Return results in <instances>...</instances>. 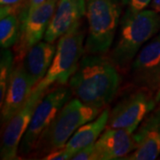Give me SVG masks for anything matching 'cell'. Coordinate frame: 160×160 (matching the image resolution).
Wrapping results in <instances>:
<instances>
[{
  "label": "cell",
  "instance_id": "obj_20",
  "mask_svg": "<svg viewBox=\"0 0 160 160\" xmlns=\"http://www.w3.org/2000/svg\"><path fill=\"white\" fill-rule=\"evenodd\" d=\"M72 160H98L97 152L94 147V144L87 146L86 148L82 149L79 151L76 152L73 157L71 158Z\"/></svg>",
  "mask_w": 160,
  "mask_h": 160
},
{
  "label": "cell",
  "instance_id": "obj_1",
  "mask_svg": "<svg viewBox=\"0 0 160 160\" xmlns=\"http://www.w3.org/2000/svg\"><path fill=\"white\" fill-rule=\"evenodd\" d=\"M117 67L101 54L86 55L69 80V87L81 102L102 109L109 104L119 88Z\"/></svg>",
  "mask_w": 160,
  "mask_h": 160
},
{
  "label": "cell",
  "instance_id": "obj_17",
  "mask_svg": "<svg viewBox=\"0 0 160 160\" xmlns=\"http://www.w3.org/2000/svg\"><path fill=\"white\" fill-rule=\"evenodd\" d=\"M20 12L10 13L5 17L1 18L0 46L2 49H8L12 46H15L18 42L21 32Z\"/></svg>",
  "mask_w": 160,
  "mask_h": 160
},
{
  "label": "cell",
  "instance_id": "obj_9",
  "mask_svg": "<svg viewBox=\"0 0 160 160\" xmlns=\"http://www.w3.org/2000/svg\"><path fill=\"white\" fill-rule=\"evenodd\" d=\"M46 92V90L34 88L22 108L19 109L5 126L1 143V159H17L20 144L29 127L33 112Z\"/></svg>",
  "mask_w": 160,
  "mask_h": 160
},
{
  "label": "cell",
  "instance_id": "obj_10",
  "mask_svg": "<svg viewBox=\"0 0 160 160\" xmlns=\"http://www.w3.org/2000/svg\"><path fill=\"white\" fill-rule=\"evenodd\" d=\"M132 79L144 90L157 92L160 87V32L142 46L132 62Z\"/></svg>",
  "mask_w": 160,
  "mask_h": 160
},
{
  "label": "cell",
  "instance_id": "obj_24",
  "mask_svg": "<svg viewBox=\"0 0 160 160\" xmlns=\"http://www.w3.org/2000/svg\"><path fill=\"white\" fill-rule=\"evenodd\" d=\"M151 8L154 11L160 13V0H152L151 1Z\"/></svg>",
  "mask_w": 160,
  "mask_h": 160
},
{
  "label": "cell",
  "instance_id": "obj_3",
  "mask_svg": "<svg viewBox=\"0 0 160 160\" xmlns=\"http://www.w3.org/2000/svg\"><path fill=\"white\" fill-rule=\"evenodd\" d=\"M102 111V109L86 104L77 97L69 99L43 132L35 150L44 154L65 147L80 126L95 119Z\"/></svg>",
  "mask_w": 160,
  "mask_h": 160
},
{
  "label": "cell",
  "instance_id": "obj_25",
  "mask_svg": "<svg viewBox=\"0 0 160 160\" xmlns=\"http://www.w3.org/2000/svg\"><path fill=\"white\" fill-rule=\"evenodd\" d=\"M155 100L157 102H160V87L158 89V91L157 92V94H156V97H155Z\"/></svg>",
  "mask_w": 160,
  "mask_h": 160
},
{
  "label": "cell",
  "instance_id": "obj_14",
  "mask_svg": "<svg viewBox=\"0 0 160 160\" xmlns=\"http://www.w3.org/2000/svg\"><path fill=\"white\" fill-rule=\"evenodd\" d=\"M94 147L98 160L124 158L136 149L133 133L124 129L108 128L99 137Z\"/></svg>",
  "mask_w": 160,
  "mask_h": 160
},
{
  "label": "cell",
  "instance_id": "obj_7",
  "mask_svg": "<svg viewBox=\"0 0 160 160\" xmlns=\"http://www.w3.org/2000/svg\"><path fill=\"white\" fill-rule=\"evenodd\" d=\"M156 102L147 90L132 93L110 111L107 127L124 129L133 133L147 115L154 109Z\"/></svg>",
  "mask_w": 160,
  "mask_h": 160
},
{
  "label": "cell",
  "instance_id": "obj_19",
  "mask_svg": "<svg viewBox=\"0 0 160 160\" xmlns=\"http://www.w3.org/2000/svg\"><path fill=\"white\" fill-rule=\"evenodd\" d=\"M26 0H0V18L6 15L20 12L25 7Z\"/></svg>",
  "mask_w": 160,
  "mask_h": 160
},
{
  "label": "cell",
  "instance_id": "obj_4",
  "mask_svg": "<svg viewBox=\"0 0 160 160\" xmlns=\"http://www.w3.org/2000/svg\"><path fill=\"white\" fill-rule=\"evenodd\" d=\"M88 33L85 50L92 54H103L112 46L120 24L118 0H86Z\"/></svg>",
  "mask_w": 160,
  "mask_h": 160
},
{
  "label": "cell",
  "instance_id": "obj_13",
  "mask_svg": "<svg viewBox=\"0 0 160 160\" xmlns=\"http://www.w3.org/2000/svg\"><path fill=\"white\" fill-rule=\"evenodd\" d=\"M86 13V0H59L44 37L45 41L54 43L67 33Z\"/></svg>",
  "mask_w": 160,
  "mask_h": 160
},
{
  "label": "cell",
  "instance_id": "obj_18",
  "mask_svg": "<svg viewBox=\"0 0 160 160\" xmlns=\"http://www.w3.org/2000/svg\"><path fill=\"white\" fill-rule=\"evenodd\" d=\"M12 52L8 49H3L0 58V102H4L10 78L14 68Z\"/></svg>",
  "mask_w": 160,
  "mask_h": 160
},
{
  "label": "cell",
  "instance_id": "obj_16",
  "mask_svg": "<svg viewBox=\"0 0 160 160\" xmlns=\"http://www.w3.org/2000/svg\"><path fill=\"white\" fill-rule=\"evenodd\" d=\"M109 113V109H102L101 114L95 119L80 126L65 145V149L74 155L76 152L87 146L94 144L105 128H107Z\"/></svg>",
  "mask_w": 160,
  "mask_h": 160
},
{
  "label": "cell",
  "instance_id": "obj_12",
  "mask_svg": "<svg viewBox=\"0 0 160 160\" xmlns=\"http://www.w3.org/2000/svg\"><path fill=\"white\" fill-rule=\"evenodd\" d=\"M33 88L23 70L22 63L20 62L15 63L4 102L1 105L2 126H6L12 116L22 108L30 96Z\"/></svg>",
  "mask_w": 160,
  "mask_h": 160
},
{
  "label": "cell",
  "instance_id": "obj_2",
  "mask_svg": "<svg viewBox=\"0 0 160 160\" xmlns=\"http://www.w3.org/2000/svg\"><path fill=\"white\" fill-rule=\"evenodd\" d=\"M160 31L158 12L126 11L120 20L117 42L110 52V60L117 68L125 70L132 64L142 46Z\"/></svg>",
  "mask_w": 160,
  "mask_h": 160
},
{
  "label": "cell",
  "instance_id": "obj_5",
  "mask_svg": "<svg viewBox=\"0 0 160 160\" xmlns=\"http://www.w3.org/2000/svg\"><path fill=\"white\" fill-rule=\"evenodd\" d=\"M85 37V29L79 22L58 39L51 67L44 79L34 88L47 90L52 85H66L69 82L82 59Z\"/></svg>",
  "mask_w": 160,
  "mask_h": 160
},
{
  "label": "cell",
  "instance_id": "obj_15",
  "mask_svg": "<svg viewBox=\"0 0 160 160\" xmlns=\"http://www.w3.org/2000/svg\"><path fill=\"white\" fill-rule=\"evenodd\" d=\"M56 51L54 43L40 41L31 46L19 62L33 87L44 79L51 67Z\"/></svg>",
  "mask_w": 160,
  "mask_h": 160
},
{
  "label": "cell",
  "instance_id": "obj_21",
  "mask_svg": "<svg viewBox=\"0 0 160 160\" xmlns=\"http://www.w3.org/2000/svg\"><path fill=\"white\" fill-rule=\"evenodd\" d=\"M152 0H121L122 5L126 7V11L140 12L144 10Z\"/></svg>",
  "mask_w": 160,
  "mask_h": 160
},
{
  "label": "cell",
  "instance_id": "obj_11",
  "mask_svg": "<svg viewBox=\"0 0 160 160\" xmlns=\"http://www.w3.org/2000/svg\"><path fill=\"white\" fill-rule=\"evenodd\" d=\"M136 149L126 158L130 160H154L160 154V108L152 112L133 132Z\"/></svg>",
  "mask_w": 160,
  "mask_h": 160
},
{
  "label": "cell",
  "instance_id": "obj_23",
  "mask_svg": "<svg viewBox=\"0 0 160 160\" xmlns=\"http://www.w3.org/2000/svg\"><path fill=\"white\" fill-rule=\"evenodd\" d=\"M46 0H29V6H28V11L32 12L35 9H37L38 7L42 6Z\"/></svg>",
  "mask_w": 160,
  "mask_h": 160
},
{
  "label": "cell",
  "instance_id": "obj_22",
  "mask_svg": "<svg viewBox=\"0 0 160 160\" xmlns=\"http://www.w3.org/2000/svg\"><path fill=\"white\" fill-rule=\"evenodd\" d=\"M73 155L69 152V150L65 149V147L56 149L52 150L51 152L47 153V154L42 158V159L45 160H68L71 159Z\"/></svg>",
  "mask_w": 160,
  "mask_h": 160
},
{
  "label": "cell",
  "instance_id": "obj_6",
  "mask_svg": "<svg viewBox=\"0 0 160 160\" xmlns=\"http://www.w3.org/2000/svg\"><path fill=\"white\" fill-rule=\"evenodd\" d=\"M71 93L69 87L61 85L42 98L35 109L29 127L20 144L19 153L22 156H27L35 150L41 135L70 99Z\"/></svg>",
  "mask_w": 160,
  "mask_h": 160
},
{
  "label": "cell",
  "instance_id": "obj_8",
  "mask_svg": "<svg viewBox=\"0 0 160 160\" xmlns=\"http://www.w3.org/2000/svg\"><path fill=\"white\" fill-rule=\"evenodd\" d=\"M59 0H46L32 12L28 11L29 4L20 12L21 32L15 45L17 59L21 60L31 46L44 38L46 29L56 9Z\"/></svg>",
  "mask_w": 160,
  "mask_h": 160
}]
</instances>
